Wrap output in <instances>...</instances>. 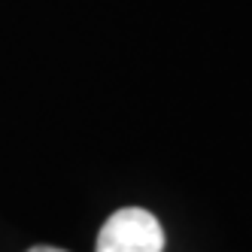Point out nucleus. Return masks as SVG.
<instances>
[{
    "instance_id": "nucleus-2",
    "label": "nucleus",
    "mask_w": 252,
    "mask_h": 252,
    "mask_svg": "<svg viewBox=\"0 0 252 252\" xmlns=\"http://www.w3.org/2000/svg\"><path fill=\"white\" fill-rule=\"evenodd\" d=\"M28 252H67V249H58V246H31Z\"/></svg>"
},
{
    "instance_id": "nucleus-1",
    "label": "nucleus",
    "mask_w": 252,
    "mask_h": 252,
    "mask_svg": "<svg viewBox=\"0 0 252 252\" xmlns=\"http://www.w3.org/2000/svg\"><path fill=\"white\" fill-rule=\"evenodd\" d=\"M164 231L149 210L125 207L103 222L97 234V252H161Z\"/></svg>"
}]
</instances>
